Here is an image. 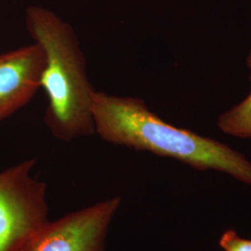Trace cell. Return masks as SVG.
Here are the masks:
<instances>
[{
	"label": "cell",
	"mask_w": 251,
	"mask_h": 251,
	"mask_svg": "<svg viewBox=\"0 0 251 251\" xmlns=\"http://www.w3.org/2000/svg\"><path fill=\"white\" fill-rule=\"evenodd\" d=\"M92 117L95 132L108 143L171 157L201 171L226 172L251 184V163L242 153L163 121L143 100L95 91Z\"/></svg>",
	"instance_id": "1"
},
{
	"label": "cell",
	"mask_w": 251,
	"mask_h": 251,
	"mask_svg": "<svg viewBox=\"0 0 251 251\" xmlns=\"http://www.w3.org/2000/svg\"><path fill=\"white\" fill-rule=\"evenodd\" d=\"M26 28L45 54L40 88L48 97L45 123L55 138L71 142L95 132L93 90L73 27L40 6L26 9Z\"/></svg>",
	"instance_id": "2"
},
{
	"label": "cell",
	"mask_w": 251,
	"mask_h": 251,
	"mask_svg": "<svg viewBox=\"0 0 251 251\" xmlns=\"http://www.w3.org/2000/svg\"><path fill=\"white\" fill-rule=\"evenodd\" d=\"M29 159L0 172V251H24L50 222L47 184Z\"/></svg>",
	"instance_id": "3"
},
{
	"label": "cell",
	"mask_w": 251,
	"mask_h": 251,
	"mask_svg": "<svg viewBox=\"0 0 251 251\" xmlns=\"http://www.w3.org/2000/svg\"><path fill=\"white\" fill-rule=\"evenodd\" d=\"M120 204V198H107L50 222L24 251H105Z\"/></svg>",
	"instance_id": "4"
},
{
	"label": "cell",
	"mask_w": 251,
	"mask_h": 251,
	"mask_svg": "<svg viewBox=\"0 0 251 251\" xmlns=\"http://www.w3.org/2000/svg\"><path fill=\"white\" fill-rule=\"evenodd\" d=\"M45 62L37 43L0 56V121L34 97L40 88Z\"/></svg>",
	"instance_id": "5"
},
{
	"label": "cell",
	"mask_w": 251,
	"mask_h": 251,
	"mask_svg": "<svg viewBox=\"0 0 251 251\" xmlns=\"http://www.w3.org/2000/svg\"><path fill=\"white\" fill-rule=\"evenodd\" d=\"M247 63L251 69V50ZM218 126L227 134L243 139L251 138V92L242 102L222 115Z\"/></svg>",
	"instance_id": "6"
},
{
	"label": "cell",
	"mask_w": 251,
	"mask_h": 251,
	"mask_svg": "<svg viewBox=\"0 0 251 251\" xmlns=\"http://www.w3.org/2000/svg\"><path fill=\"white\" fill-rule=\"evenodd\" d=\"M220 245L225 251H251V240L241 238L233 230H227L222 235Z\"/></svg>",
	"instance_id": "7"
}]
</instances>
